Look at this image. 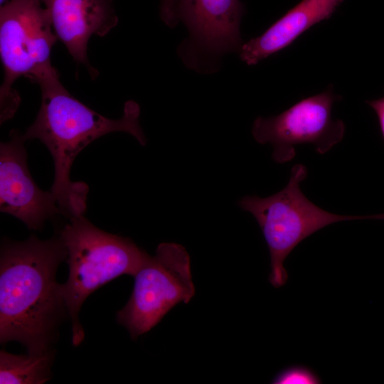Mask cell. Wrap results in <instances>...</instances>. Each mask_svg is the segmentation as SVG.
Listing matches in <instances>:
<instances>
[{"mask_svg":"<svg viewBox=\"0 0 384 384\" xmlns=\"http://www.w3.org/2000/svg\"><path fill=\"white\" fill-rule=\"evenodd\" d=\"M67 257L60 236L41 240L31 235L7 241L0 255V342L18 341L29 353L51 350L58 324L67 311L56 282Z\"/></svg>","mask_w":384,"mask_h":384,"instance_id":"1","label":"cell"},{"mask_svg":"<svg viewBox=\"0 0 384 384\" xmlns=\"http://www.w3.org/2000/svg\"><path fill=\"white\" fill-rule=\"evenodd\" d=\"M37 84L41 90V105L23 139H38L50 151L55 171L50 191L62 215L69 218L83 215L89 188L82 181L70 180L75 159L92 142L114 132H127L144 146L146 138L139 124V105L133 100L126 102L123 115L112 119L73 97L61 84L58 73Z\"/></svg>","mask_w":384,"mask_h":384,"instance_id":"2","label":"cell"},{"mask_svg":"<svg viewBox=\"0 0 384 384\" xmlns=\"http://www.w3.org/2000/svg\"><path fill=\"white\" fill-rule=\"evenodd\" d=\"M59 235L69 267L60 293L71 320L72 343L78 346L84 339L78 314L86 298L121 275L134 277L149 255L129 238L97 228L84 215L70 218Z\"/></svg>","mask_w":384,"mask_h":384,"instance_id":"3","label":"cell"},{"mask_svg":"<svg viewBox=\"0 0 384 384\" xmlns=\"http://www.w3.org/2000/svg\"><path fill=\"white\" fill-rule=\"evenodd\" d=\"M307 176L301 164L293 166L287 186L265 198L245 196L238 206L250 212L258 223L270 255L271 272L269 281L279 288L287 280L284 267L286 257L303 240L334 223L366 218H384L377 215H344L328 212L311 202L302 193L299 184Z\"/></svg>","mask_w":384,"mask_h":384,"instance_id":"4","label":"cell"},{"mask_svg":"<svg viewBox=\"0 0 384 384\" xmlns=\"http://www.w3.org/2000/svg\"><path fill=\"white\" fill-rule=\"evenodd\" d=\"M58 38L41 0H11L0 9V122L11 119L21 97L14 84L21 76L37 83L55 74L50 52Z\"/></svg>","mask_w":384,"mask_h":384,"instance_id":"5","label":"cell"},{"mask_svg":"<svg viewBox=\"0 0 384 384\" xmlns=\"http://www.w3.org/2000/svg\"><path fill=\"white\" fill-rule=\"evenodd\" d=\"M134 277L131 297L117 313V320L132 339L154 327L176 304L195 294L190 256L181 245L163 242L149 256Z\"/></svg>","mask_w":384,"mask_h":384,"instance_id":"6","label":"cell"},{"mask_svg":"<svg viewBox=\"0 0 384 384\" xmlns=\"http://www.w3.org/2000/svg\"><path fill=\"white\" fill-rule=\"evenodd\" d=\"M341 99L330 86L278 115L259 117L253 123V137L260 144L272 145V159L279 164L292 160L295 147L300 144H312L318 154H324L340 142L345 134L343 122L331 117L334 102Z\"/></svg>","mask_w":384,"mask_h":384,"instance_id":"7","label":"cell"},{"mask_svg":"<svg viewBox=\"0 0 384 384\" xmlns=\"http://www.w3.org/2000/svg\"><path fill=\"white\" fill-rule=\"evenodd\" d=\"M244 11L240 0H177L178 19L189 33L178 48L185 65L210 74L219 69L223 55L239 53L243 44L240 26Z\"/></svg>","mask_w":384,"mask_h":384,"instance_id":"8","label":"cell"},{"mask_svg":"<svg viewBox=\"0 0 384 384\" xmlns=\"http://www.w3.org/2000/svg\"><path fill=\"white\" fill-rule=\"evenodd\" d=\"M0 144V210L22 221L30 230H39L45 221L62 212L54 193L42 191L27 164L26 142L18 130Z\"/></svg>","mask_w":384,"mask_h":384,"instance_id":"9","label":"cell"},{"mask_svg":"<svg viewBox=\"0 0 384 384\" xmlns=\"http://www.w3.org/2000/svg\"><path fill=\"white\" fill-rule=\"evenodd\" d=\"M49 13L53 29L73 59L88 70L98 71L87 58V43L93 35L105 36L118 23L113 0H41Z\"/></svg>","mask_w":384,"mask_h":384,"instance_id":"10","label":"cell"},{"mask_svg":"<svg viewBox=\"0 0 384 384\" xmlns=\"http://www.w3.org/2000/svg\"><path fill=\"white\" fill-rule=\"evenodd\" d=\"M343 0H302L261 36L242 44L239 54L248 65L284 49L314 25L329 19Z\"/></svg>","mask_w":384,"mask_h":384,"instance_id":"11","label":"cell"},{"mask_svg":"<svg viewBox=\"0 0 384 384\" xmlns=\"http://www.w3.org/2000/svg\"><path fill=\"white\" fill-rule=\"evenodd\" d=\"M53 352L15 355L0 352L1 384H42L51 378Z\"/></svg>","mask_w":384,"mask_h":384,"instance_id":"12","label":"cell"},{"mask_svg":"<svg viewBox=\"0 0 384 384\" xmlns=\"http://www.w3.org/2000/svg\"><path fill=\"white\" fill-rule=\"evenodd\" d=\"M277 384H317L319 378L310 369L303 366H293L280 372L273 380Z\"/></svg>","mask_w":384,"mask_h":384,"instance_id":"13","label":"cell"},{"mask_svg":"<svg viewBox=\"0 0 384 384\" xmlns=\"http://www.w3.org/2000/svg\"><path fill=\"white\" fill-rule=\"evenodd\" d=\"M160 16L169 27H174L178 21L177 0H161Z\"/></svg>","mask_w":384,"mask_h":384,"instance_id":"14","label":"cell"},{"mask_svg":"<svg viewBox=\"0 0 384 384\" xmlns=\"http://www.w3.org/2000/svg\"><path fill=\"white\" fill-rule=\"evenodd\" d=\"M366 103H368L377 114L380 131L384 138V97L375 100L366 101Z\"/></svg>","mask_w":384,"mask_h":384,"instance_id":"15","label":"cell"},{"mask_svg":"<svg viewBox=\"0 0 384 384\" xmlns=\"http://www.w3.org/2000/svg\"><path fill=\"white\" fill-rule=\"evenodd\" d=\"M11 0H0V5L1 6L6 4L7 2L10 1Z\"/></svg>","mask_w":384,"mask_h":384,"instance_id":"16","label":"cell"}]
</instances>
